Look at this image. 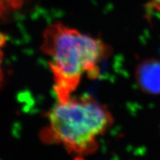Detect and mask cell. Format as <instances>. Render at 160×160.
<instances>
[{
	"instance_id": "obj_1",
	"label": "cell",
	"mask_w": 160,
	"mask_h": 160,
	"mask_svg": "<svg viewBox=\"0 0 160 160\" xmlns=\"http://www.w3.org/2000/svg\"><path fill=\"white\" fill-rule=\"evenodd\" d=\"M40 48L48 59L58 101L71 97L84 77H99L100 65L111 53L105 42L59 22L45 29Z\"/></svg>"
},
{
	"instance_id": "obj_2",
	"label": "cell",
	"mask_w": 160,
	"mask_h": 160,
	"mask_svg": "<svg viewBox=\"0 0 160 160\" xmlns=\"http://www.w3.org/2000/svg\"><path fill=\"white\" fill-rule=\"evenodd\" d=\"M113 123L111 111L94 97L72 96L49 110L40 137L43 142L60 145L69 153L85 156L97 151L99 138Z\"/></svg>"
},
{
	"instance_id": "obj_3",
	"label": "cell",
	"mask_w": 160,
	"mask_h": 160,
	"mask_svg": "<svg viewBox=\"0 0 160 160\" xmlns=\"http://www.w3.org/2000/svg\"><path fill=\"white\" fill-rule=\"evenodd\" d=\"M135 78L139 88L150 95L160 94V60L147 59L137 65Z\"/></svg>"
},
{
	"instance_id": "obj_4",
	"label": "cell",
	"mask_w": 160,
	"mask_h": 160,
	"mask_svg": "<svg viewBox=\"0 0 160 160\" xmlns=\"http://www.w3.org/2000/svg\"><path fill=\"white\" fill-rule=\"evenodd\" d=\"M25 0H1L2 15L7 14L11 10L19 9L22 6Z\"/></svg>"
},
{
	"instance_id": "obj_5",
	"label": "cell",
	"mask_w": 160,
	"mask_h": 160,
	"mask_svg": "<svg viewBox=\"0 0 160 160\" xmlns=\"http://www.w3.org/2000/svg\"><path fill=\"white\" fill-rule=\"evenodd\" d=\"M151 2L152 6L160 13V0H151Z\"/></svg>"
}]
</instances>
